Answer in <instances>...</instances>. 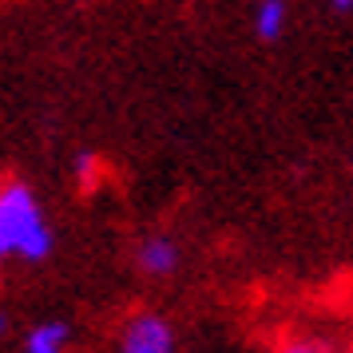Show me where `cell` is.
<instances>
[{
	"label": "cell",
	"instance_id": "4",
	"mask_svg": "<svg viewBox=\"0 0 353 353\" xmlns=\"http://www.w3.org/2000/svg\"><path fill=\"white\" fill-rule=\"evenodd\" d=\"M68 345H72V325L60 318L36 321L24 334V353H68Z\"/></svg>",
	"mask_w": 353,
	"mask_h": 353
},
{
	"label": "cell",
	"instance_id": "8",
	"mask_svg": "<svg viewBox=\"0 0 353 353\" xmlns=\"http://www.w3.org/2000/svg\"><path fill=\"white\" fill-rule=\"evenodd\" d=\"M330 8H334L337 17H350V12H353V0H330Z\"/></svg>",
	"mask_w": 353,
	"mask_h": 353
},
{
	"label": "cell",
	"instance_id": "3",
	"mask_svg": "<svg viewBox=\"0 0 353 353\" xmlns=\"http://www.w3.org/2000/svg\"><path fill=\"white\" fill-rule=\"evenodd\" d=\"M135 266L147 278H167L179 270V242L171 234H147L135 250Z\"/></svg>",
	"mask_w": 353,
	"mask_h": 353
},
{
	"label": "cell",
	"instance_id": "7",
	"mask_svg": "<svg viewBox=\"0 0 353 353\" xmlns=\"http://www.w3.org/2000/svg\"><path fill=\"white\" fill-rule=\"evenodd\" d=\"M76 175H80L83 183H88V179L96 175V155H88V151H83L80 159H76Z\"/></svg>",
	"mask_w": 353,
	"mask_h": 353
},
{
	"label": "cell",
	"instance_id": "5",
	"mask_svg": "<svg viewBox=\"0 0 353 353\" xmlns=\"http://www.w3.org/2000/svg\"><path fill=\"white\" fill-rule=\"evenodd\" d=\"M286 24H290L286 0H254V36L258 40H266V44L282 40Z\"/></svg>",
	"mask_w": 353,
	"mask_h": 353
},
{
	"label": "cell",
	"instance_id": "6",
	"mask_svg": "<svg viewBox=\"0 0 353 353\" xmlns=\"http://www.w3.org/2000/svg\"><path fill=\"white\" fill-rule=\"evenodd\" d=\"M278 353H330V350L321 345L318 337H290V341H286Z\"/></svg>",
	"mask_w": 353,
	"mask_h": 353
},
{
	"label": "cell",
	"instance_id": "9",
	"mask_svg": "<svg viewBox=\"0 0 353 353\" xmlns=\"http://www.w3.org/2000/svg\"><path fill=\"white\" fill-rule=\"evenodd\" d=\"M8 334V318H4V314H0V337Z\"/></svg>",
	"mask_w": 353,
	"mask_h": 353
},
{
	"label": "cell",
	"instance_id": "2",
	"mask_svg": "<svg viewBox=\"0 0 353 353\" xmlns=\"http://www.w3.org/2000/svg\"><path fill=\"white\" fill-rule=\"evenodd\" d=\"M175 350H179L175 325L155 310L131 314L123 334H119V353H175Z\"/></svg>",
	"mask_w": 353,
	"mask_h": 353
},
{
	"label": "cell",
	"instance_id": "1",
	"mask_svg": "<svg viewBox=\"0 0 353 353\" xmlns=\"http://www.w3.org/2000/svg\"><path fill=\"white\" fill-rule=\"evenodd\" d=\"M52 254V223L28 183H0V262H44Z\"/></svg>",
	"mask_w": 353,
	"mask_h": 353
}]
</instances>
